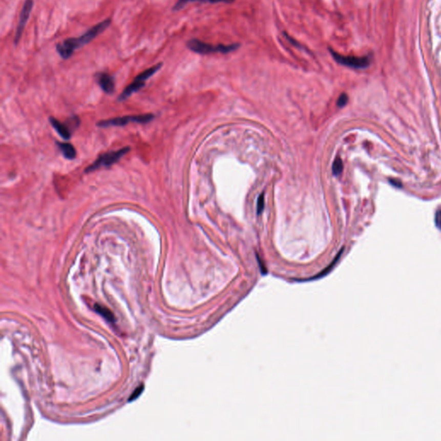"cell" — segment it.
<instances>
[{"label": "cell", "instance_id": "6", "mask_svg": "<svg viewBox=\"0 0 441 441\" xmlns=\"http://www.w3.org/2000/svg\"><path fill=\"white\" fill-rule=\"evenodd\" d=\"M34 1L33 0H25V5L23 6L22 11L20 13L18 25L16 28V35L14 37V44L17 45L20 39L22 37L23 33L25 30V26L27 25L28 20L30 18V13L32 11Z\"/></svg>", "mask_w": 441, "mask_h": 441}, {"label": "cell", "instance_id": "13", "mask_svg": "<svg viewBox=\"0 0 441 441\" xmlns=\"http://www.w3.org/2000/svg\"><path fill=\"white\" fill-rule=\"evenodd\" d=\"M95 309H96V311L98 312V314H100L106 320H108L109 322H114L113 314H112V313L108 309H106V307L99 305V304H96L95 305Z\"/></svg>", "mask_w": 441, "mask_h": 441}, {"label": "cell", "instance_id": "18", "mask_svg": "<svg viewBox=\"0 0 441 441\" xmlns=\"http://www.w3.org/2000/svg\"><path fill=\"white\" fill-rule=\"evenodd\" d=\"M435 223L437 227L441 231V211L436 212Z\"/></svg>", "mask_w": 441, "mask_h": 441}, {"label": "cell", "instance_id": "5", "mask_svg": "<svg viewBox=\"0 0 441 441\" xmlns=\"http://www.w3.org/2000/svg\"><path fill=\"white\" fill-rule=\"evenodd\" d=\"M154 115L146 114L140 116H126V117H117L112 119L104 120L98 122V126L102 128L111 127V126H123L130 122H137V123H146L154 119Z\"/></svg>", "mask_w": 441, "mask_h": 441}, {"label": "cell", "instance_id": "19", "mask_svg": "<svg viewBox=\"0 0 441 441\" xmlns=\"http://www.w3.org/2000/svg\"><path fill=\"white\" fill-rule=\"evenodd\" d=\"M142 390H143V386L137 388V389L135 390V392L133 394L132 396L130 398V401L135 400L136 398L138 397L139 395H141V393L142 392Z\"/></svg>", "mask_w": 441, "mask_h": 441}, {"label": "cell", "instance_id": "12", "mask_svg": "<svg viewBox=\"0 0 441 441\" xmlns=\"http://www.w3.org/2000/svg\"><path fill=\"white\" fill-rule=\"evenodd\" d=\"M60 151L62 152L64 157L68 160H73L76 157V150L73 145L68 142H58L57 143Z\"/></svg>", "mask_w": 441, "mask_h": 441}, {"label": "cell", "instance_id": "4", "mask_svg": "<svg viewBox=\"0 0 441 441\" xmlns=\"http://www.w3.org/2000/svg\"><path fill=\"white\" fill-rule=\"evenodd\" d=\"M328 51L336 62L340 65L347 67V68H354V69H365V68H368L371 64L370 58L367 56H345V55H342V54L334 51L331 48H328Z\"/></svg>", "mask_w": 441, "mask_h": 441}, {"label": "cell", "instance_id": "10", "mask_svg": "<svg viewBox=\"0 0 441 441\" xmlns=\"http://www.w3.org/2000/svg\"><path fill=\"white\" fill-rule=\"evenodd\" d=\"M144 86H145V82L137 81V80L134 79V81L131 84L129 85L125 88L124 91L122 92V94L120 95L119 101L125 100L126 98L130 97L133 93L140 91Z\"/></svg>", "mask_w": 441, "mask_h": 441}, {"label": "cell", "instance_id": "3", "mask_svg": "<svg viewBox=\"0 0 441 441\" xmlns=\"http://www.w3.org/2000/svg\"><path fill=\"white\" fill-rule=\"evenodd\" d=\"M130 149L129 146L117 150V151L109 152L104 155H101L98 160H95L92 165L86 169V173H92L93 171L98 170L100 167H108L110 165H113L117 162L118 160L124 156L127 153L130 152Z\"/></svg>", "mask_w": 441, "mask_h": 441}, {"label": "cell", "instance_id": "1", "mask_svg": "<svg viewBox=\"0 0 441 441\" xmlns=\"http://www.w3.org/2000/svg\"><path fill=\"white\" fill-rule=\"evenodd\" d=\"M111 18L106 19L98 25L93 26L92 29L87 30V32L79 37L68 38L61 43L57 44V53L60 54V56L62 59L68 60L73 55L76 49H80L82 47L90 44L94 38L97 37L99 34L103 32L111 25Z\"/></svg>", "mask_w": 441, "mask_h": 441}, {"label": "cell", "instance_id": "15", "mask_svg": "<svg viewBox=\"0 0 441 441\" xmlns=\"http://www.w3.org/2000/svg\"><path fill=\"white\" fill-rule=\"evenodd\" d=\"M343 170V163L341 158L337 157L335 160L333 161V174L334 176H339L342 173Z\"/></svg>", "mask_w": 441, "mask_h": 441}, {"label": "cell", "instance_id": "8", "mask_svg": "<svg viewBox=\"0 0 441 441\" xmlns=\"http://www.w3.org/2000/svg\"><path fill=\"white\" fill-rule=\"evenodd\" d=\"M236 0H178V2L173 7V11H180L181 9L184 8V6H186L187 4L192 3V2H203V3L211 4H232Z\"/></svg>", "mask_w": 441, "mask_h": 441}, {"label": "cell", "instance_id": "11", "mask_svg": "<svg viewBox=\"0 0 441 441\" xmlns=\"http://www.w3.org/2000/svg\"><path fill=\"white\" fill-rule=\"evenodd\" d=\"M162 66L163 63H158V64L154 66V67H152V68L146 69V71H144L142 73H140L139 75L136 76L135 80H137V81L140 82L146 81V79H149L150 77H152L154 74L157 73L158 71L160 70V68H162Z\"/></svg>", "mask_w": 441, "mask_h": 441}, {"label": "cell", "instance_id": "16", "mask_svg": "<svg viewBox=\"0 0 441 441\" xmlns=\"http://www.w3.org/2000/svg\"><path fill=\"white\" fill-rule=\"evenodd\" d=\"M265 208V201H264V194H261V195L259 197V199H258V203H257V213L258 215L261 214V212H263V209Z\"/></svg>", "mask_w": 441, "mask_h": 441}, {"label": "cell", "instance_id": "7", "mask_svg": "<svg viewBox=\"0 0 441 441\" xmlns=\"http://www.w3.org/2000/svg\"><path fill=\"white\" fill-rule=\"evenodd\" d=\"M95 78L103 92L108 94L113 93L115 90V81L112 76L106 73H98L95 75Z\"/></svg>", "mask_w": 441, "mask_h": 441}, {"label": "cell", "instance_id": "2", "mask_svg": "<svg viewBox=\"0 0 441 441\" xmlns=\"http://www.w3.org/2000/svg\"><path fill=\"white\" fill-rule=\"evenodd\" d=\"M186 46L191 51L194 52L196 54H228L231 52L236 51L241 47L240 44H232L228 45L224 44H207L204 41H200L198 39H191L187 41Z\"/></svg>", "mask_w": 441, "mask_h": 441}, {"label": "cell", "instance_id": "9", "mask_svg": "<svg viewBox=\"0 0 441 441\" xmlns=\"http://www.w3.org/2000/svg\"><path fill=\"white\" fill-rule=\"evenodd\" d=\"M50 122H51V124L53 125V127L54 128V130H56L57 132L59 133V135H60L63 139H65V140H69V139H70L71 128H69L68 125L64 124L62 122H60L59 120L53 118V117L50 118Z\"/></svg>", "mask_w": 441, "mask_h": 441}, {"label": "cell", "instance_id": "17", "mask_svg": "<svg viewBox=\"0 0 441 441\" xmlns=\"http://www.w3.org/2000/svg\"><path fill=\"white\" fill-rule=\"evenodd\" d=\"M347 102H348V97H347V95L346 93H342V94L339 97L338 101H337V106L339 107H344V106L347 104Z\"/></svg>", "mask_w": 441, "mask_h": 441}, {"label": "cell", "instance_id": "14", "mask_svg": "<svg viewBox=\"0 0 441 441\" xmlns=\"http://www.w3.org/2000/svg\"><path fill=\"white\" fill-rule=\"evenodd\" d=\"M283 35H284V37L286 38L287 41H289V43H290V44H291L292 46L295 47V48H297V49H302V50H304V51L305 52H308V49H306L305 47L303 46V45H302V44H301L299 41H297V40H295V39H294L292 36H290V35H289L288 33L285 32V31H284V32H283Z\"/></svg>", "mask_w": 441, "mask_h": 441}]
</instances>
